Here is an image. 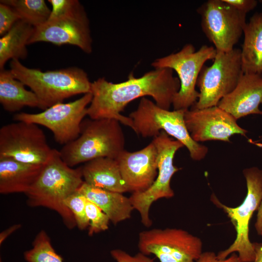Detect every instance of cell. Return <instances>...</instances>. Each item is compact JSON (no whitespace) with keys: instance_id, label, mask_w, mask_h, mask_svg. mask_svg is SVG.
Segmentation results:
<instances>
[{"instance_id":"obj_1","label":"cell","mask_w":262,"mask_h":262,"mask_svg":"<svg viewBox=\"0 0 262 262\" xmlns=\"http://www.w3.org/2000/svg\"><path fill=\"white\" fill-rule=\"evenodd\" d=\"M169 68H155L140 78L131 73L127 81L115 83L104 78L97 79L91 83L92 99L87 115L92 119H114L133 131L132 119L121 113L130 102L147 96L160 107L169 110L180 88L179 78Z\"/></svg>"},{"instance_id":"obj_2","label":"cell","mask_w":262,"mask_h":262,"mask_svg":"<svg viewBox=\"0 0 262 262\" xmlns=\"http://www.w3.org/2000/svg\"><path fill=\"white\" fill-rule=\"evenodd\" d=\"M83 182L82 166H69L62 159L59 151L52 149L37 179L25 194L27 204L30 207H43L55 211L66 228L73 229L76 222L65 201L77 191Z\"/></svg>"},{"instance_id":"obj_3","label":"cell","mask_w":262,"mask_h":262,"mask_svg":"<svg viewBox=\"0 0 262 262\" xmlns=\"http://www.w3.org/2000/svg\"><path fill=\"white\" fill-rule=\"evenodd\" d=\"M10 67L14 76L36 94L43 110L74 96L91 93L92 82L79 67L42 71L27 67L17 59L11 60Z\"/></svg>"},{"instance_id":"obj_4","label":"cell","mask_w":262,"mask_h":262,"mask_svg":"<svg viewBox=\"0 0 262 262\" xmlns=\"http://www.w3.org/2000/svg\"><path fill=\"white\" fill-rule=\"evenodd\" d=\"M120 123L114 119H83L79 136L59 150L62 159L71 167L99 158L116 159L125 150Z\"/></svg>"},{"instance_id":"obj_5","label":"cell","mask_w":262,"mask_h":262,"mask_svg":"<svg viewBox=\"0 0 262 262\" xmlns=\"http://www.w3.org/2000/svg\"><path fill=\"white\" fill-rule=\"evenodd\" d=\"M185 111L164 109L143 97L137 108L129 116L132 120L133 131L137 135L145 138L154 137L164 131L187 148L192 159L201 161L207 155L208 148L191 137L185 123Z\"/></svg>"},{"instance_id":"obj_6","label":"cell","mask_w":262,"mask_h":262,"mask_svg":"<svg viewBox=\"0 0 262 262\" xmlns=\"http://www.w3.org/2000/svg\"><path fill=\"white\" fill-rule=\"evenodd\" d=\"M246 183L247 193L243 202L236 207H230L220 202L214 194L212 201L222 209L230 218L236 230V238L226 249L219 251L217 257L224 260L232 253L237 252L242 262H253L255 254L253 243L249 237L251 218L262 200V170L256 166L243 170Z\"/></svg>"},{"instance_id":"obj_7","label":"cell","mask_w":262,"mask_h":262,"mask_svg":"<svg viewBox=\"0 0 262 262\" xmlns=\"http://www.w3.org/2000/svg\"><path fill=\"white\" fill-rule=\"evenodd\" d=\"M215 48L204 45L196 51L191 44L185 45L178 52L156 59L154 68H169L178 74L180 88L175 95L172 105L174 110L189 109L198 100L199 93L196 89L198 77L206 62L213 60Z\"/></svg>"},{"instance_id":"obj_8","label":"cell","mask_w":262,"mask_h":262,"mask_svg":"<svg viewBox=\"0 0 262 262\" xmlns=\"http://www.w3.org/2000/svg\"><path fill=\"white\" fill-rule=\"evenodd\" d=\"M241 52L238 48L217 52L212 65L203 66L196 83L199 97L192 107L202 109L217 106L234 89L244 74Z\"/></svg>"},{"instance_id":"obj_9","label":"cell","mask_w":262,"mask_h":262,"mask_svg":"<svg viewBox=\"0 0 262 262\" xmlns=\"http://www.w3.org/2000/svg\"><path fill=\"white\" fill-rule=\"evenodd\" d=\"M152 141L157 149L158 175L152 185L146 191L134 193L129 197L134 210L139 212L142 223L149 227L152 221L149 216L152 204L161 198H170L174 196L170 182L173 176L180 168L173 164L176 152L184 147L179 141L172 139L164 131H161Z\"/></svg>"},{"instance_id":"obj_10","label":"cell","mask_w":262,"mask_h":262,"mask_svg":"<svg viewBox=\"0 0 262 262\" xmlns=\"http://www.w3.org/2000/svg\"><path fill=\"white\" fill-rule=\"evenodd\" d=\"M139 252L154 255L160 262H196L203 252L200 238L178 228H154L140 232Z\"/></svg>"},{"instance_id":"obj_11","label":"cell","mask_w":262,"mask_h":262,"mask_svg":"<svg viewBox=\"0 0 262 262\" xmlns=\"http://www.w3.org/2000/svg\"><path fill=\"white\" fill-rule=\"evenodd\" d=\"M92 99V94L87 93L73 101L55 104L39 113L16 114L13 120L44 126L53 133L57 143L65 145L79 136L81 123L87 115V105Z\"/></svg>"},{"instance_id":"obj_12","label":"cell","mask_w":262,"mask_h":262,"mask_svg":"<svg viewBox=\"0 0 262 262\" xmlns=\"http://www.w3.org/2000/svg\"><path fill=\"white\" fill-rule=\"evenodd\" d=\"M201 27L217 52L232 50L246 25V15L224 0H208L197 9Z\"/></svg>"},{"instance_id":"obj_13","label":"cell","mask_w":262,"mask_h":262,"mask_svg":"<svg viewBox=\"0 0 262 262\" xmlns=\"http://www.w3.org/2000/svg\"><path fill=\"white\" fill-rule=\"evenodd\" d=\"M38 42L56 45L69 44L77 46L86 53L92 52V39L89 21L79 0L68 11L50 18L34 27L28 45Z\"/></svg>"},{"instance_id":"obj_14","label":"cell","mask_w":262,"mask_h":262,"mask_svg":"<svg viewBox=\"0 0 262 262\" xmlns=\"http://www.w3.org/2000/svg\"><path fill=\"white\" fill-rule=\"evenodd\" d=\"M52 150L45 134L36 124L16 121L0 129V158L44 165Z\"/></svg>"},{"instance_id":"obj_15","label":"cell","mask_w":262,"mask_h":262,"mask_svg":"<svg viewBox=\"0 0 262 262\" xmlns=\"http://www.w3.org/2000/svg\"><path fill=\"white\" fill-rule=\"evenodd\" d=\"M237 120L217 106L202 109L192 107L184 114L188 131L192 138L198 143L209 140L230 143L232 135L245 136L247 130L241 127Z\"/></svg>"},{"instance_id":"obj_16","label":"cell","mask_w":262,"mask_h":262,"mask_svg":"<svg viewBox=\"0 0 262 262\" xmlns=\"http://www.w3.org/2000/svg\"><path fill=\"white\" fill-rule=\"evenodd\" d=\"M128 192H142L149 188L158 175V153L152 141L134 152L125 149L115 159Z\"/></svg>"},{"instance_id":"obj_17","label":"cell","mask_w":262,"mask_h":262,"mask_svg":"<svg viewBox=\"0 0 262 262\" xmlns=\"http://www.w3.org/2000/svg\"><path fill=\"white\" fill-rule=\"evenodd\" d=\"M262 75L244 73L237 86L217 106L238 119L250 115H262Z\"/></svg>"},{"instance_id":"obj_18","label":"cell","mask_w":262,"mask_h":262,"mask_svg":"<svg viewBox=\"0 0 262 262\" xmlns=\"http://www.w3.org/2000/svg\"><path fill=\"white\" fill-rule=\"evenodd\" d=\"M43 166L0 158V193L25 194L37 179Z\"/></svg>"},{"instance_id":"obj_19","label":"cell","mask_w":262,"mask_h":262,"mask_svg":"<svg viewBox=\"0 0 262 262\" xmlns=\"http://www.w3.org/2000/svg\"><path fill=\"white\" fill-rule=\"evenodd\" d=\"M82 171L84 181L91 186L120 193L128 192L115 159H94L84 164Z\"/></svg>"},{"instance_id":"obj_20","label":"cell","mask_w":262,"mask_h":262,"mask_svg":"<svg viewBox=\"0 0 262 262\" xmlns=\"http://www.w3.org/2000/svg\"><path fill=\"white\" fill-rule=\"evenodd\" d=\"M78 191L100 208L114 225L130 219L134 210L130 198L123 193L97 188L84 181Z\"/></svg>"},{"instance_id":"obj_21","label":"cell","mask_w":262,"mask_h":262,"mask_svg":"<svg viewBox=\"0 0 262 262\" xmlns=\"http://www.w3.org/2000/svg\"><path fill=\"white\" fill-rule=\"evenodd\" d=\"M0 103L7 112H18L28 106L43 110L41 104L32 90H27L25 84L16 79L10 70L0 71Z\"/></svg>"},{"instance_id":"obj_22","label":"cell","mask_w":262,"mask_h":262,"mask_svg":"<svg viewBox=\"0 0 262 262\" xmlns=\"http://www.w3.org/2000/svg\"><path fill=\"white\" fill-rule=\"evenodd\" d=\"M243 33L241 49L243 73L262 75V13H255L250 17Z\"/></svg>"},{"instance_id":"obj_23","label":"cell","mask_w":262,"mask_h":262,"mask_svg":"<svg viewBox=\"0 0 262 262\" xmlns=\"http://www.w3.org/2000/svg\"><path fill=\"white\" fill-rule=\"evenodd\" d=\"M34 27L22 20L18 21L0 39V69H4L10 59H25L27 55L26 46L33 33Z\"/></svg>"},{"instance_id":"obj_24","label":"cell","mask_w":262,"mask_h":262,"mask_svg":"<svg viewBox=\"0 0 262 262\" xmlns=\"http://www.w3.org/2000/svg\"><path fill=\"white\" fill-rule=\"evenodd\" d=\"M0 2L13 7L21 20L34 28L46 22L51 13L44 0H1Z\"/></svg>"},{"instance_id":"obj_25","label":"cell","mask_w":262,"mask_h":262,"mask_svg":"<svg viewBox=\"0 0 262 262\" xmlns=\"http://www.w3.org/2000/svg\"><path fill=\"white\" fill-rule=\"evenodd\" d=\"M27 262H63L62 256L53 247L45 230H41L35 237L32 247L24 252Z\"/></svg>"},{"instance_id":"obj_26","label":"cell","mask_w":262,"mask_h":262,"mask_svg":"<svg viewBox=\"0 0 262 262\" xmlns=\"http://www.w3.org/2000/svg\"><path fill=\"white\" fill-rule=\"evenodd\" d=\"M86 199L85 196L78 190L65 201V205L72 213L76 226L80 230L85 229L90 225L86 214Z\"/></svg>"},{"instance_id":"obj_27","label":"cell","mask_w":262,"mask_h":262,"mask_svg":"<svg viewBox=\"0 0 262 262\" xmlns=\"http://www.w3.org/2000/svg\"><path fill=\"white\" fill-rule=\"evenodd\" d=\"M85 211L90 222L88 231L89 236H92L109 229L110 220L107 215L97 205L87 198Z\"/></svg>"},{"instance_id":"obj_28","label":"cell","mask_w":262,"mask_h":262,"mask_svg":"<svg viewBox=\"0 0 262 262\" xmlns=\"http://www.w3.org/2000/svg\"><path fill=\"white\" fill-rule=\"evenodd\" d=\"M21 18L10 5L0 2V35L3 36Z\"/></svg>"},{"instance_id":"obj_29","label":"cell","mask_w":262,"mask_h":262,"mask_svg":"<svg viewBox=\"0 0 262 262\" xmlns=\"http://www.w3.org/2000/svg\"><path fill=\"white\" fill-rule=\"evenodd\" d=\"M110 254L116 262H155L153 259L140 252L131 255L123 250L115 249L110 251Z\"/></svg>"},{"instance_id":"obj_30","label":"cell","mask_w":262,"mask_h":262,"mask_svg":"<svg viewBox=\"0 0 262 262\" xmlns=\"http://www.w3.org/2000/svg\"><path fill=\"white\" fill-rule=\"evenodd\" d=\"M52 6V10L49 18L60 16L70 9L77 0H49Z\"/></svg>"},{"instance_id":"obj_31","label":"cell","mask_w":262,"mask_h":262,"mask_svg":"<svg viewBox=\"0 0 262 262\" xmlns=\"http://www.w3.org/2000/svg\"><path fill=\"white\" fill-rule=\"evenodd\" d=\"M196 262H242L235 253L224 260L217 258V254L213 251L203 252Z\"/></svg>"},{"instance_id":"obj_32","label":"cell","mask_w":262,"mask_h":262,"mask_svg":"<svg viewBox=\"0 0 262 262\" xmlns=\"http://www.w3.org/2000/svg\"><path fill=\"white\" fill-rule=\"evenodd\" d=\"M224 1L238 11L246 14L253 10L258 4V1L256 0H224Z\"/></svg>"},{"instance_id":"obj_33","label":"cell","mask_w":262,"mask_h":262,"mask_svg":"<svg viewBox=\"0 0 262 262\" xmlns=\"http://www.w3.org/2000/svg\"><path fill=\"white\" fill-rule=\"evenodd\" d=\"M21 227L20 224H15L5 229L0 233V245H1L9 236L19 229Z\"/></svg>"},{"instance_id":"obj_34","label":"cell","mask_w":262,"mask_h":262,"mask_svg":"<svg viewBox=\"0 0 262 262\" xmlns=\"http://www.w3.org/2000/svg\"><path fill=\"white\" fill-rule=\"evenodd\" d=\"M255 228L258 235L262 236V200L257 209Z\"/></svg>"},{"instance_id":"obj_35","label":"cell","mask_w":262,"mask_h":262,"mask_svg":"<svg viewBox=\"0 0 262 262\" xmlns=\"http://www.w3.org/2000/svg\"><path fill=\"white\" fill-rule=\"evenodd\" d=\"M255 257L253 262H262V243H253Z\"/></svg>"},{"instance_id":"obj_36","label":"cell","mask_w":262,"mask_h":262,"mask_svg":"<svg viewBox=\"0 0 262 262\" xmlns=\"http://www.w3.org/2000/svg\"><path fill=\"white\" fill-rule=\"evenodd\" d=\"M255 144L257 146L260 147H262V144L255 143Z\"/></svg>"}]
</instances>
